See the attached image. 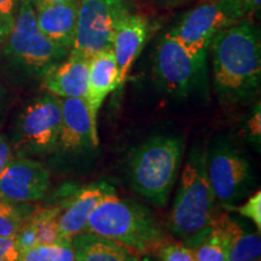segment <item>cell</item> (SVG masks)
I'll return each mask as SVG.
<instances>
[{
	"label": "cell",
	"instance_id": "cell-4",
	"mask_svg": "<svg viewBox=\"0 0 261 261\" xmlns=\"http://www.w3.org/2000/svg\"><path fill=\"white\" fill-rule=\"evenodd\" d=\"M184 152L179 137H152L133 150L128 161L130 187L150 203L165 207L177 180Z\"/></svg>",
	"mask_w": 261,
	"mask_h": 261
},
{
	"label": "cell",
	"instance_id": "cell-26",
	"mask_svg": "<svg viewBox=\"0 0 261 261\" xmlns=\"http://www.w3.org/2000/svg\"><path fill=\"white\" fill-rule=\"evenodd\" d=\"M242 217L252 220L255 225L257 231L260 232L261 228V192L257 190L255 194L250 196L248 201L243 205L234 208Z\"/></svg>",
	"mask_w": 261,
	"mask_h": 261
},
{
	"label": "cell",
	"instance_id": "cell-9",
	"mask_svg": "<svg viewBox=\"0 0 261 261\" xmlns=\"http://www.w3.org/2000/svg\"><path fill=\"white\" fill-rule=\"evenodd\" d=\"M128 12L125 0H79L76 29L69 52L90 58L100 51L112 50L114 29Z\"/></svg>",
	"mask_w": 261,
	"mask_h": 261
},
{
	"label": "cell",
	"instance_id": "cell-28",
	"mask_svg": "<svg viewBox=\"0 0 261 261\" xmlns=\"http://www.w3.org/2000/svg\"><path fill=\"white\" fill-rule=\"evenodd\" d=\"M19 252L15 237L0 236V261H19Z\"/></svg>",
	"mask_w": 261,
	"mask_h": 261
},
{
	"label": "cell",
	"instance_id": "cell-33",
	"mask_svg": "<svg viewBox=\"0 0 261 261\" xmlns=\"http://www.w3.org/2000/svg\"><path fill=\"white\" fill-rule=\"evenodd\" d=\"M6 97H8V93H6V90L3 85L2 80H0V116H2L3 110H4L5 107V102H6Z\"/></svg>",
	"mask_w": 261,
	"mask_h": 261
},
{
	"label": "cell",
	"instance_id": "cell-6",
	"mask_svg": "<svg viewBox=\"0 0 261 261\" xmlns=\"http://www.w3.org/2000/svg\"><path fill=\"white\" fill-rule=\"evenodd\" d=\"M61 98L41 94L25 104L16 120L11 142L14 155L32 158L57 150L61 133Z\"/></svg>",
	"mask_w": 261,
	"mask_h": 261
},
{
	"label": "cell",
	"instance_id": "cell-20",
	"mask_svg": "<svg viewBox=\"0 0 261 261\" xmlns=\"http://www.w3.org/2000/svg\"><path fill=\"white\" fill-rule=\"evenodd\" d=\"M187 246L194 250L196 261H227V249L221 231L211 224V226L194 238Z\"/></svg>",
	"mask_w": 261,
	"mask_h": 261
},
{
	"label": "cell",
	"instance_id": "cell-32",
	"mask_svg": "<svg viewBox=\"0 0 261 261\" xmlns=\"http://www.w3.org/2000/svg\"><path fill=\"white\" fill-rule=\"evenodd\" d=\"M155 2L161 8H175V6L184 4L187 0H155Z\"/></svg>",
	"mask_w": 261,
	"mask_h": 261
},
{
	"label": "cell",
	"instance_id": "cell-1",
	"mask_svg": "<svg viewBox=\"0 0 261 261\" xmlns=\"http://www.w3.org/2000/svg\"><path fill=\"white\" fill-rule=\"evenodd\" d=\"M217 96L223 104H237L255 96L261 81L260 32L248 18L221 29L210 44Z\"/></svg>",
	"mask_w": 261,
	"mask_h": 261
},
{
	"label": "cell",
	"instance_id": "cell-2",
	"mask_svg": "<svg viewBox=\"0 0 261 261\" xmlns=\"http://www.w3.org/2000/svg\"><path fill=\"white\" fill-rule=\"evenodd\" d=\"M85 232L117 242L136 255L156 253L165 241L161 228L145 207L107 192L90 215Z\"/></svg>",
	"mask_w": 261,
	"mask_h": 261
},
{
	"label": "cell",
	"instance_id": "cell-19",
	"mask_svg": "<svg viewBox=\"0 0 261 261\" xmlns=\"http://www.w3.org/2000/svg\"><path fill=\"white\" fill-rule=\"evenodd\" d=\"M76 261H140L126 247L109 238L83 232L71 238Z\"/></svg>",
	"mask_w": 261,
	"mask_h": 261
},
{
	"label": "cell",
	"instance_id": "cell-11",
	"mask_svg": "<svg viewBox=\"0 0 261 261\" xmlns=\"http://www.w3.org/2000/svg\"><path fill=\"white\" fill-rule=\"evenodd\" d=\"M50 184V172L44 163L15 156L0 174V197L12 203L28 204L42 200Z\"/></svg>",
	"mask_w": 261,
	"mask_h": 261
},
{
	"label": "cell",
	"instance_id": "cell-10",
	"mask_svg": "<svg viewBox=\"0 0 261 261\" xmlns=\"http://www.w3.org/2000/svg\"><path fill=\"white\" fill-rule=\"evenodd\" d=\"M205 171L217 203L231 208L249 192L252 166L233 146L220 143L205 156Z\"/></svg>",
	"mask_w": 261,
	"mask_h": 261
},
{
	"label": "cell",
	"instance_id": "cell-27",
	"mask_svg": "<svg viewBox=\"0 0 261 261\" xmlns=\"http://www.w3.org/2000/svg\"><path fill=\"white\" fill-rule=\"evenodd\" d=\"M14 237H15L16 244H17L19 252L21 253H23L25 250L31 249V248L38 246L39 244L35 228L31 223H29L28 218Z\"/></svg>",
	"mask_w": 261,
	"mask_h": 261
},
{
	"label": "cell",
	"instance_id": "cell-15",
	"mask_svg": "<svg viewBox=\"0 0 261 261\" xmlns=\"http://www.w3.org/2000/svg\"><path fill=\"white\" fill-rule=\"evenodd\" d=\"M89 57L69 52L63 61L51 68L41 85L58 98H85L89 79Z\"/></svg>",
	"mask_w": 261,
	"mask_h": 261
},
{
	"label": "cell",
	"instance_id": "cell-13",
	"mask_svg": "<svg viewBox=\"0 0 261 261\" xmlns=\"http://www.w3.org/2000/svg\"><path fill=\"white\" fill-rule=\"evenodd\" d=\"M61 113L58 151L77 152L86 148H98V132L93 129L84 98H61Z\"/></svg>",
	"mask_w": 261,
	"mask_h": 261
},
{
	"label": "cell",
	"instance_id": "cell-12",
	"mask_svg": "<svg viewBox=\"0 0 261 261\" xmlns=\"http://www.w3.org/2000/svg\"><path fill=\"white\" fill-rule=\"evenodd\" d=\"M150 23L145 16L128 12L114 29L112 51L117 67V90L125 85L135 62L149 38Z\"/></svg>",
	"mask_w": 261,
	"mask_h": 261
},
{
	"label": "cell",
	"instance_id": "cell-30",
	"mask_svg": "<svg viewBox=\"0 0 261 261\" xmlns=\"http://www.w3.org/2000/svg\"><path fill=\"white\" fill-rule=\"evenodd\" d=\"M248 126H249V130L254 138L260 139L261 116H260V104L259 103H257V107L254 109L252 117H250L249 121H248Z\"/></svg>",
	"mask_w": 261,
	"mask_h": 261
},
{
	"label": "cell",
	"instance_id": "cell-5",
	"mask_svg": "<svg viewBox=\"0 0 261 261\" xmlns=\"http://www.w3.org/2000/svg\"><path fill=\"white\" fill-rule=\"evenodd\" d=\"M207 151L194 149L182 169L169 215L173 236L188 244L211 226L217 215V200L205 171Z\"/></svg>",
	"mask_w": 261,
	"mask_h": 261
},
{
	"label": "cell",
	"instance_id": "cell-16",
	"mask_svg": "<svg viewBox=\"0 0 261 261\" xmlns=\"http://www.w3.org/2000/svg\"><path fill=\"white\" fill-rule=\"evenodd\" d=\"M117 90V67L112 50L100 51L90 57L87 91L84 100L89 109L93 129L98 132L97 119L104 100Z\"/></svg>",
	"mask_w": 261,
	"mask_h": 261
},
{
	"label": "cell",
	"instance_id": "cell-18",
	"mask_svg": "<svg viewBox=\"0 0 261 261\" xmlns=\"http://www.w3.org/2000/svg\"><path fill=\"white\" fill-rule=\"evenodd\" d=\"M214 224L223 233L227 249V261H260V232L246 231L226 213L215 215Z\"/></svg>",
	"mask_w": 261,
	"mask_h": 261
},
{
	"label": "cell",
	"instance_id": "cell-8",
	"mask_svg": "<svg viewBox=\"0 0 261 261\" xmlns=\"http://www.w3.org/2000/svg\"><path fill=\"white\" fill-rule=\"evenodd\" d=\"M207 60L195 57L171 31L160 38L155 50L154 74L166 92L185 98L198 86L205 74Z\"/></svg>",
	"mask_w": 261,
	"mask_h": 261
},
{
	"label": "cell",
	"instance_id": "cell-31",
	"mask_svg": "<svg viewBox=\"0 0 261 261\" xmlns=\"http://www.w3.org/2000/svg\"><path fill=\"white\" fill-rule=\"evenodd\" d=\"M241 4H242L244 12H246L247 16L254 14V12L259 11L261 0H240Z\"/></svg>",
	"mask_w": 261,
	"mask_h": 261
},
{
	"label": "cell",
	"instance_id": "cell-17",
	"mask_svg": "<svg viewBox=\"0 0 261 261\" xmlns=\"http://www.w3.org/2000/svg\"><path fill=\"white\" fill-rule=\"evenodd\" d=\"M107 192L109 191L104 187H87L76 192L73 198L62 207L57 219L58 232L62 240L71 241L76 234L85 232L90 215Z\"/></svg>",
	"mask_w": 261,
	"mask_h": 261
},
{
	"label": "cell",
	"instance_id": "cell-34",
	"mask_svg": "<svg viewBox=\"0 0 261 261\" xmlns=\"http://www.w3.org/2000/svg\"><path fill=\"white\" fill-rule=\"evenodd\" d=\"M29 2H31L32 4H33V6H34V5L39 4V3H41V2H45V0H29Z\"/></svg>",
	"mask_w": 261,
	"mask_h": 261
},
{
	"label": "cell",
	"instance_id": "cell-25",
	"mask_svg": "<svg viewBox=\"0 0 261 261\" xmlns=\"http://www.w3.org/2000/svg\"><path fill=\"white\" fill-rule=\"evenodd\" d=\"M18 0H0V51L14 27Z\"/></svg>",
	"mask_w": 261,
	"mask_h": 261
},
{
	"label": "cell",
	"instance_id": "cell-29",
	"mask_svg": "<svg viewBox=\"0 0 261 261\" xmlns=\"http://www.w3.org/2000/svg\"><path fill=\"white\" fill-rule=\"evenodd\" d=\"M15 158L14 150H12L11 142L8 137L0 133V174L8 166V163Z\"/></svg>",
	"mask_w": 261,
	"mask_h": 261
},
{
	"label": "cell",
	"instance_id": "cell-14",
	"mask_svg": "<svg viewBox=\"0 0 261 261\" xmlns=\"http://www.w3.org/2000/svg\"><path fill=\"white\" fill-rule=\"evenodd\" d=\"M79 0H45L34 5L40 31L58 46L70 51L77 22Z\"/></svg>",
	"mask_w": 261,
	"mask_h": 261
},
{
	"label": "cell",
	"instance_id": "cell-23",
	"mask_svg": "<svg viewBox=\"0 0 261 261\" xmlns=\"http://www.w3.org/2000/svg\"><path fill=\"white\" fill-rule=\"evenodd\" d=\"M27 205L12 203L0 197V236L12 237L17 233L32 213Z\"/></svg>",
	"mask_w": 261,
	"mask_h": 261
},
{
	"label": "cell",
	"instance_id": "cell-22",
	"mask_svg": "<svg viewBox=\"0 0 261 261\" xmlns=\"http://www.w3.org/2000/svg\"><path fill=\"white\" fill-rule=\"evenodd\" d=\"M19 261H76L75 250L70 240L55 243L38 244L21 253Z\"/></svg>",
	"mask_w": 261,
	"mask_h": 261
},
{
	"label": "cell",
	"instance_id": "cell-21",
	"mask_svg": "<svg viewBox=\"0 0 261 261\" xmlns=\"http://www.w3.org/2000/svg\"><path fill=\"white\" fill-rule=\"evenodd\" d=\"M61 211L62 207L41 208L32 212L28 217V221L35 228L39 244H48L62 241L57 226V219Z\"/></svg>",
	"mask_w": 261,
	"mask_h": 261
},
{
	"label": "cell",
	"instance_id": "cell-7",
	"mask_svg": "<svg viewBox=\"0 0 261 261\" xmlns=\"http://www.w3.org/2000/svg\"><path fill=\"white\" fill-rule=\"evenodd\" d=\"M243 18L247 15L240 0H201L169 31L195 57L207 60L214 35Z\"/></svg>",
	"mask_w": 261,
	"mask_h": 261
},
{
	"label": "cell",
	"instance_id": "cell-3",
	"mask_svg": "<svg viewBox=\"0 0 261 261\" xmlns=\"http://www.w3.org/2000/svg\"><path fill=\"white\" fill-rule=\"evenodd\" d=\"M68 54L40 31L32 3L18 0L14 27L0 51L10 71L22 80L41 81Z\"/></svg>",
	"mask_w": 261,
	"mask_h": 261
},
{
	"label": "cell",
	"instance_id": "cell-24",
	"mask_svg": "<svg viewBox=\"0 0 261 261\" xmlns=\"http://www.w3.org/2000/svg\"><path fill=\"white\" fill-rule=\"evenodd\" d=\"M156 254H159L161 261H196L192 248L174 241H163Z\"/></svg>",
	"mask_w": 261,
	"mask_h": 261
}]
</instances>
